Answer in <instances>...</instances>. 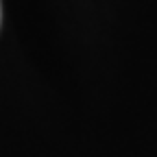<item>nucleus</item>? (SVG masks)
<instances>
[{
    "label": "nucleus",
    "instance_id": "obj_1",
    "mask_svg": "<svg viewBox=\"0 0 157 157\" xmlns=\"http://www.w3.org/2000/svg\"><path fill=\"white\" fill-rule=\"evenodd\" d=\"M0 20H2V11H0Z\"/></svg>",
    "mask_w": 157,
    "mask_h": 157
}]
</instances>
